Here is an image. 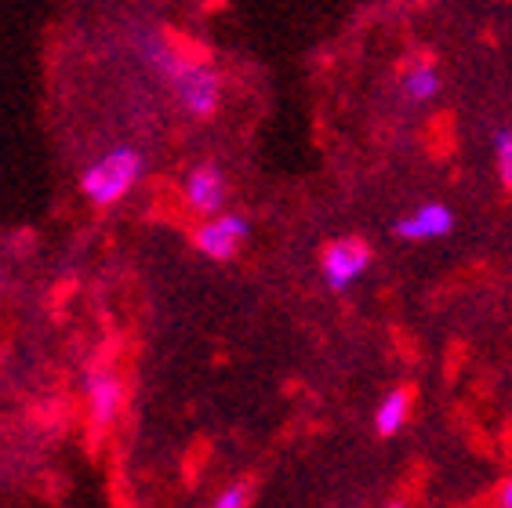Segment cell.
<instances>
[{
    "label": "cell",
    "mask_w": 512,
    "mask_h": 508,
    "mask_svg": "<svg viewBox=\"0 0 512 508\" xmlns=\"http://www.w3.org/2000/svg\"><path fill=\"white\" fill-rule=\"evenodd\" d=\"M458 225V215L444 200H425V204L411 207L407 215L396 218L393 233L407 244H433V240H444V236L454 233Z\"/></svg>",
    "instance_id": "obj_6"
},
{
    "label": "cell",
    "mask_w": 512,
    "mask_h": 508,
    "mask_svg": "<svg viewBox=\"0 0 512 508\" xmlns=\"http://www.w3.org/2000/svg\"><path fill=\"white\" fill-rule=\"evenodd\" d=\"M385 508H411V505H407V501H389Z\"/></svg>",
    "instance_id": "obj_13"
},
{
    "label": "cell",
    "mask_w": 512,
    "mask_h": 508,
    "mask_svg": "<svg viewBox=\"0 0 512 508\" xmlns=\"http://www.w3.org/2000/svg\"><path fill=\"white\" fill-rule=\"evenodd\" d=\"M142 167L146 160L135 146H113L80 171V193L88 196L91 207H117L138 186Z\"/></svg>",
    "instance_id": "obj_2"
},
{
    "label": "cell",
    "mask_w": 512,
    "mask_h": 508,
    "mask_svg": "<svg viewBox=\"0 0 512 508\" xmlns=\"http://www.w3.org/2000/svg\"><path fill=\"white\" fill-rule=\"evenodd\" d=\"M80 389H84V407H88L91 425L95 429H109L120 418V411H124V381L113 371H106V367H99V371L84 374Z\"/></svg>",
    "instance_id": "obj_7"
},
{
    "label": "cell",
    "mask_w": 512,
    "mask_h": 508,
    "mask_svg": "<svg viewBox=\"0 0 512 508\" xmlns=\"http://www.w3.org/2000/svg\"><path fill=\"white\" fill-rule=\"evenodd\" d=\"M247 240H251V222L240 211H218V215L200 218L197 233H193V244H197V251L204 254L207 262L237 258Z\"/></svg>",
    "instance_id": "obj_4"
},
{
    "label": "cell",
    "mask_w": 512,
    "mask_h": 508,
    "mask_svg": "<svg viewBox=\"0 0 512 508\" xmlns=\"http://www.w3.org/2000/svg\"><path fill=\"white\" fill-rule=\"evenodd\" d=\"M491 149H494V171H498V182H502V189L512 193V124L494 131Z\"/></svg>",
    "instance_id": "obj_11"
},
{
    "label": "cell",
    "mask_w": 512,
    "mask_h": 508,
    "mask_svg": "<svg viewBox=\"0 0 512 508\" xmlns=\"http://www.w3.org/2000/svg\"><path fill=\"white\" fill-rule=\"evenodd\" d=\"M494 508H512V476H505L498 483V494H494Z\"/></svg>",
    "instance_id": "obj_12"
},
{
    "label": "cell",
    "mask_w": 512,
    "mask_h": 508,
    "mask_svg": "<svg viewBox=\"0 0 512 508\" xmlns=\"http://www.w3.org/2000/svg\"><path fill=\"white\" fill-rule=\"evenodd\" d=\"M444 88V80H440V66L436 59L429 55H418L411 59L404 69H400V95L411 102V106H425V102H433Z\"/></svg>",
    "instance_id": "obj_8"
},
{
    "label": "cell",
    "mask_w": 512,
    "mask_h": 508,
    "mask_svg": "<svg viewBox=\"0 0 512 508\" xmlns=\"http://www.w3.org/2000/svg\"><path fill=\"white\" fill-rule=\"evenodd\" d=\"M411 407H414V392L407 385H396L378 400L375 414H371V425H375V436L382 440H393L396 432H404V425L411 421Z\"/></svg>",
    "instance_id": "obj_9"
},
{
    "label": "cell",
    "mask_w": 512,
    "mask_h": 508,
    "mask_svg": "<svg viewBox=\"0 0 512 508\" xmlns=\"http://www.w3.org/2000/svg\"><path fill=\"white\" fill-rule=\"evenodd\" d=\"M371 262H375V251H371L367 240H360V236H338V240L324 244V251H320V276H324L327 291L342 294L364 280Z\"/></svg>",
    "instance_id": "obj_3"
},
{
    "label": "cell",
    "mask_w": 512,
    "mask_h": 508,
    "mask_svg": "<svg viewBox=\"0 0 512 508\" xmlns=\"http://www.w3.org/2000/svg\"><path fill=\"white\" fill-rule=\"evenodd\" d=\"M182 200L193 215L207 218V215H218V211H226V200H229V178L226 171L215 164V160H204V164H193L182 178Z\"/></svg>",
    "instance_id": "obj_5"
},
{
    "label": "cell",
    "mask_w": 512,
    "mask_h": 508,
    "mask_svg": "<svg viewBox=\"0 0 512 508\" xmlns=\"http://www.w3.org/2000/svg\"><path fill=\"white\" fill-rule=\"evenodd\" d=\"M255 505V479H229L207 508H251Z\"/></svg>",
    "instance_id": "obj_10"
},
{
    "label": "cell",
    "mask_w": 512,
    "mask_h": 508,
    "mask_svg": "<svg viewBox=\"0 0 512 508\" xmlns=\"http://www.w3.org/2000/svg\"><path fill=\"white\" fill-rule=\"evenodd\" d=\"M138 48H142V59L171 84L178 106L186 109L189 117L197 120L215 117L218 106H222V73L211 62L189 55L171 33H160V30L142 33Z\"/></svg>",
    "instance_id": "obj_1"
}]
</instances>
